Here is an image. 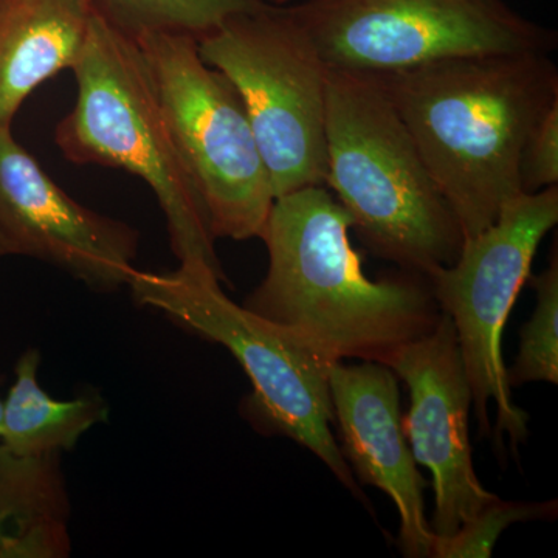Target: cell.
Listing matches in <instances>:
<instances>
[{
  "mask_svg": "<svg viewBox=\"0 0 558 558\" xmlns=\"http://www.w3.org/2000/svg\"><path fill=\"white\" fill-rule=\"evenodd\" d=\"M351 229L326 185L278 196L259 234L269 269L242 306L336 362L384 365L392 351L432 332L442 312L424 275L366 277Z\"/></svg>",
  "mask_w": 558,
  "mask_h": 558,
  "instance_id": "6da1fadb",
  "label": "cell"
},
{
  "mask_svg": "<svg viewBox=\"0 0 558 558\" xmlns=\"http://www.w3.org/2000/svg\"><path fill=\"white\" fill-rule=\"evenodd\" d=\"M405 123L464 240L523 194L529 132L558 102L550 53L481 54L376 75Z\"/></svg>",
  "mask_w": 558,
  "mask_h": 558,
  "instance_id": "7a4b0ae2",
  "label": "cell"
},
{
  "mask_svg": "<svg viewBox=\"0 0 558 558\" xmlns=\"http://www.w3.org/2000/svg\"><path fill=\"white\" fill-rule=\"evenodd\" d=\"M325 185L366 248L400 270L428 277L461 253L457 216L376 75L329 68Z\"/></svg>",
  "mask_w": 558,
  "mask_h": 558,
  "instance_id": "3957f363",
  "label": "cell"
},
{
  "mask_svg": "<svg viewBox=\"0 0 558 558\" xmlns=\"http://www.w3.org/2000/svg\"><path fill=\"white\" fill-rule=\"evenodd\" d=\"M72 70L75 106L54 131L65 159L119 168L145 180L167 218L179 267L209 270L226 281L207 211L135 39L95 11L86 47Z\"/></svg>",
  "mask_w": 558,
  "mask_h": 558,
  "instance_id": "277c9868",
  "label": "cell"
},
{
  "mask_svg": "<svg viewBox=\"0 0 558 558\" xmlns=\"http://www.w3.org/2000/svg\"><path fill=\"white\" fill-rule=\"evenodd\" d=\"M209 270H135L128 288L140 306L159 311L180 328L222 344L240 362L252 392L242 414L264 435L295 440L312 451L354 495L368 502L336 436L329 359L292 330L234 303Z\"/></svg>",
  "mask_w": 558,
  "mask_h": 558,
  "instance_id": "5b68a950",
  "label": "cell"
},
{
  "mask_svg": "<svg viewBox=\"0 0 558 558\" xmlns=\"http://www.w3.org/2000/svg\"><path fill=\"white\" fill-rule=\"evenodd\" d=\"M197 47L240 94L275 197L325 185L329 68L289 3L234 14Z\"/></svg>",
  "mask_w": 558,
  "mask_h": 558,
  "instance_id": "8992f818",
  "label": "cell"
},
{
  "mask_svg": "<svg viewBox=\"0 0 558 558\" xmlns=\"http://www.w3.org/2000/svg\"><path fill=\"white\" fill-rule=\"evenodd\" d=\"M135 43L213 236L259 238L277 197L240 94L202 60L196 38L145 33Z\"/></svg>",
  "mask_w": 558,
  "mask_h": 558,
  "instance_id": "52a82bcc",
  "label": "cell"
},
{
  "mask_svg": "<svg viewBox=\"0 0 558 558\" xmlns=\"http://www.w3.org/2000/svg\"><path fill=\"white\" fill-rule=\"evenodd\" d=\"M558 222V185L509 201L486 230L464 241L450 266L428 275L440 312L457 330L459 351L483 435L490 436L488 403L497 407L495 442L508 435L512 451L527 438L529 414L513 402L502 359V333L535 253Z\"/></svg>",
  "mask_w": 558,
  "mask_h": 558,
  "instance_id": "ba28073f",
  "label": "cell"
},
{
  "mask_svg": "<svg viewBox=\"0 0 558 558\" xmlns=\"http://www.w3.org/2000/svg\"><path fill=\"white\" fill-rule=\"evenodd\" d=\"M328 68L384 75L453 58L553 53L554 28L506 0H303L289 3Z\"/></svg>",
  "mask_w": 558,
  "mask_h": 558,
  "instance_id": "9c48e42d",
  "label": "cell"
},
{
  "mask_svg": "<svg viewBox=\"0 0 558 558\" xmlns=\"http://www.w3.org/2000/svg\"><path fill=\"white\" fill-rule=\"evenodd\" d=\"M384 365L410 389L403 429L414 461L432 472L435 513L429 527L436 537H449L498 498L473 468L472 389L449 315L442 312L432 332L392 351Z\"/></svg>",
  "mask_w": 558,
  "mask_h": 558,
  "instance_id": "30bf717a",
  "label": "cell"
},
{
  "mask_svg": "<svg viewBox=\"0 0 558 558\" xmlns=\"http://www.w3.org/2000/svg\"><path fill=\"white\" fill-rule=\"evenodd\" d=\"M0 244L68 271L95 292H116L137 270L138 233L83 207L0 128Z\"/></svg>",
  "mask_w": 558,
  "mask_h": 558,
  "instance_id": "8fae6325",
  "label": "cell"
},
{
  "mask_svg": "<svg viewBox=\"0 0 558 558\" xmlns=\"http://www.w3.org/2000/svg\"><path fill=\"white\" fill-rule=\"evenodd\" d=\"M399 377L387 365L330 366L329 387L341 451L355 480L385 492L399 512V548L409 558H432L435 532L425 517V481L411 453Z\"/></svg>",
  "mask_w": 558,
  "mask_h": 558,
  "instance_id": "7c38bea8",
  "label": "cell"
},
{
  "mask_svg": "<svg viewBox=\"0 0 558 558\" xmlns=\"http://www.w3.org/2000/svg\"><path fill=\"white\" fill-rule=\"evenodd\" d=\"M92 0H0V128L25 100L78 62L95 16Z\"/></svg>",
  "mask_w": 558,
  "mask_h": 558,
  "instance_id": "4fadbf2b",
  "label": "cell"
},
{
  "mask_svg": "<svg viewBox=\"0 0 558 558\" xmlns=\"http://www.w3.org/2000/svg\"><path fill=\"white\" fill-rule=\"evenodd\" d=\"M69 520L61 454L21 457L0 444V558L68 557Z\"/></svg>",
  "mask_w": 558,
  "mask_h": 558,
  "instance_id": "5bb4252c",
  "label": "cell"
},
{
  "mask_svg": "<svg viewBox=\"0 0 558 558\" xmlns=\"http://www.w3.org/2000/svg\"><path fill=\"white\" fill-rule=\"evenodd\" d=\"M39 349H28L17 360L14 384L3 399L0 444L21 457H44L75 449L84 433L109 416L101 392L86 391L76 398H50L40 387Z\"/></svg>",
  "mask_w": 558,
  "mask_h": 558,
  "instance_id": "9a60e30c",
  "label": "cell"
},
{
  "mask_svg": "<svg viewBox=\"0 0 558 558\" xmlns=\"http://www.w3.org/2000/svg\"><path fill=\"white\" fill-rule=\"evenodd\" d=\"M117 31L135 39L145 33H171L201 39L238 13L267 0H92Z\"/></svg>",
  "mask_w": 558,
  "mask_h": 558,
  "instance_id": "2e32d148",
  "label": "cell"
},
{
  "mask_svg": "<svg viewBox=\"0 0 558 558\" xmlns=\"http://www.w3.org/2000/svg\"><path fill=\"white\" fill-rule=\"evenodd\" d=\"M531 284L537 295L534 314L521 329L519 357L506 368L510 388L548 381L558 384V252L557 241L549 264Z\"/></svg>",
  "mask_w": 558,
  "mask_h": 558,
  "instance_id": "e0dca14e",
  "label": "cell"
},
{
  "mask_svg": "<svg viewBox=\"0 0 558 558\" xmlns=\"http://www.w3.org/2000/svg\"><path fill=\"white\" fill-rule=\"evenodd\" d=\"M557 501L524 502L495 499L449 537H435L432 558H487L502 532L523 521L554 519Z\"/></svg>",
  "mask_w": 558,
  "mask_h": 558,
  "instance_id": "ac0fdd59",
  "label": "cell"
},
{
  "mask_svg": "<svg viewBox=\"0 0 558 558\" xmlns=\"http://www.w3.org/2000/svg\"><path fill=\"white\" fill-rule=\"evenodd\" d=\"M520 182L524 194L558 185V102L529 132L521 150Z\"/></svg>",
  "mask_w": 558,
  "mask_h": 558,
  "instance_id": "d6986e66",
  "label": "cell"
},
{
  "mask_svg": "<svg viewBox=\"0 0 558 558\" xmlns=\"http://www.w3.org/2000/svg\"><path fill=\"white\" fill-rule=\"evenodd\" d=\"M271 3H277V5H286V3H292L293 0H270Z\"/></svg>",
  "mask_w": 558,
  "mask_h": 558,
  "instance_id": "ffe728a7",
  "label": "cell"
},
{
  "mask_svg": "<svg viewBox=\"0 0 558 558\" xmlns=\"http://www.w3.org/2000/svg\"><path fill=\"white\" fill-rule=\"evenodd\" d=\"M3 399L0 398V425H2Z\"/></svg>",
  "mask_w": 558,
  "mask_h": 558,
  "instance_id": "44dd1931",
  "label": "cell"
},
{
  "mask_svg": "<svg viewBox=\"0 0 558 558\" xmlns=\"http://www.w3.org/2000/svg\"><path fill=\"white\" fill-rule=\"evenodd\" d=\"M3 256H7L5 248H3V245L0 244V258H3Z\"/></svg>",
  "mask_w": 558,
  "mask_h": 558,
  "instance_id": "7402d4cb",
  "label": "cell"
}]
</instances>
